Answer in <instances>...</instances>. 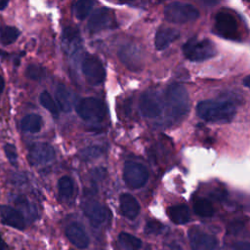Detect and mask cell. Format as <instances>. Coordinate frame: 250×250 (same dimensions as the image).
Listing matches in <instances>:
<instances>
[{
  "label": "cell",
  "mask_w": 250,
  "mask_h": 250,
  "mask_svg": "<svg viewBox=\"0 0 250 250\" xmlns=\"http://www.w3.org/2000/svg\"><path fill=\"white\" fill-rule=\"evenodd\" d=\"M188 235L192 250H214L218 243L215 236L202 231L198 228H191Z\"/></svg>",
  "instance_id": "cell-13"
},
{
  "label": "cell",
  "mask_w": 250,
  "mask_h": 250,
  "mask_svg": "<svg viewBox=\"0 0 250 250\" xmlns=\"http://www.w3.org/2000/svg\"><path fill=\"white\" fill-rule=\"evenodd\" d=\"M94 2L90 0H79L73 4V14L76 19L82 21L90 14Z\"/></svg>",
  "instance_id": "cell-26"
},
{
  "label": "cell",
  "mask_w": 250,
  "mask_h": 250,
  "mask_svg": "<svg viewBox=\"0 0 250 250\" xmlns=\"http://www.w3.org/2000/svg\"><path fill=\"white\" fill-rule=\"evenodd\" d=\"M197 115L212 123L229 122L236 113L235 105L229 101L207 100L198 103L196 105Z\"/></svg>",
  "instance_id": "cell-1"
},
{
  "label": "cell",
  "mask_w": 250,
  "mask_h": 250,
  "mask_svg": "<svg viewBox=\"0 0 250 250\" xmlns=\"http://www.w3.org/2000/svg\"><path fill=\"white\" fill-rule=\"evenodd\" d=\"M193 211L196 215L204 218L213 216L214 208L211 202L205 198H197L193 203Z\"/></svg>",
  "instance_id": "cell-24"
},
{
  "label": "cell",
  "mask_w": 250,
  "mask_h": 250,
  "mask_svg": "<svg viewBox=\"0 0 250 250\" xmlns=\"http://www.w3.org/2000/svg\"><path fill=\"white\" fill-rule=\"evenodd\" d=\"M0 250H9V247L6 244V242L4 241V239H3L1 234H0Z\"/></svg>",
  "instance_id": "cell-35"
},
{
  "label": "cell",
  "mask_w": 250,
  "mask_h": 250,
  "mask_svg": "<svg viewBox=\"0 0 250 250\" xmlns=\"http://www.w3.org/2000/svg\"><path fill=\"white\" fill-rule=\"evenodd\" d=\"M8 56V53L4 52L3 50H0V58H6Z\"/></svg>",
  "instance_id": "cell-39"
},
{
  "label": "cell",
  "mask_w": 250,
  "mask_h": 250,
  "mask_svg": "<svg viewBox=\"0 0 250 250\" xmlns=\"http://www.w3.org/2000/svg\"><path fill=\"white\" fill-rule=\"evenodd\" d=\"M81 68L87 82L91 85H98L105 78V69L102 62L94 55L84 57Z\"/></svg>",
  "instance_id": "cell-9"
},
{
  "label": "cell",
  "mask_w": 250,
  "mask_h": 250,
  "mask_svg": "<svg viewBox=\"0 0 250 250\" xmlns=\"http://www.w3.org/2000/svg\"><path fill=\"white\" fill-rule=\"evenodd\" d=\"M76 112L86 121H102L105 115L104 104L96 98H85L76 105Z\"/></svg>",
  "instance_id": "cell-5"
},
{
  "label": "cell",
  "mask_w": 250,
  "mask_h": 250,
  "mask_svg": "<svg viewBox=\"0 0 250 250\" xmlns=\"http://www.w3.org/2000/svg\"><path fill=\"white\" fill-rule=\"evenodd\" d=\"M183 52L188 60L196 62L209 60L217 54L216 47L211 40L195 38H191L183 46Z\"/></svg>",
  "instance_id": "cell-3"
},
{
  "label": "cell",
  "mask_w": 250,
  "mask_h": 250,
  "mask_svg": "<svg viewBox=\"0 0 250 250\" xmlns=\"http://www.w3.org/2000/svg\"><path fill=\"white\" fill-rule=\"evenodd\" d=\"M234 250H250V242L237 241L232 245Z\"/></svg>",
  "instance_id": "cell-34"
},
{
  "label": "cell",
  "mask_w": 250,
  "mask_h": 250,
  "mask_svg": "<svg viewBox=\"0 0 250 250\" xmlns=\"http://www.w3.org/2000/svg\"><path fill=\"white\" fill-rule=\"evenodd\" d=\"M118 241L126 250H139L142 247L141 239L128 232H120Z\"/></svg>",
  "instance_id": "cell-25"
},
{
  "label": "cell",
  "mask_w": 250,
  "mask_h": 250,
  "mask_svg": "<svg viewBox=\"0 0 250 250\" xmlns=\"http://www.w3.org/2000/svg\"><path fill=\"white\" fill-rule=\"evenodd\" d=\"M0 217L3 224L18 229H23L25 227L24 218L21 213L13 207L0 205Z\"/></svg>",
  "instance_id": "cell-15"
},
{
  "label": "cell",
  "mask_w": 250,
  "mask_h": 250,
  "mask_svg": "<svg viewBox=\"0 0 250 250\" xmlns=\"http://www.w3.org/2000/svg\"><path fill=\"white\" fill-rule=\"evenodd\" d=\"M180 36V32L177 29L171 27H161L157 30L154 38V45L157 50L166 49L172 42L177 40Z\"/></svg>",
  "instance_id": "cell-18"
},
{
  "label": "cell",
  "mask_w": 250,
  "mask_h": 250,
  "mask_svg": "<svg viewBox=\"0 0 250 250\" xmlns=\"http://www.w3.org/2000/svg\"><path fill=\"white\" fill-rule=\"evenodd\" d=\"M39 101H40L41 105L44 106L54 116L57 117L59 115V108L56 104V102L53 100V98L51 97V95L47 91H44L40 94Z\"/></svg>",
  "instance_id": "cell-28"
},
{
  "label": "cell",
  "mask_w": 250,
  "mask_h": 250,
  "mask_svg": "<svg viewBox=\"0 0 250 250\" xmlns=\"http://www.w3.org/2000/svg\"><path fill=\"white\" fill-rule=\"evenodd\" d=\"M198 10L191 4L183 2H172L164 8V18L174 23H187L197 20Z\"/></svg>",
  "instance_id": "cell-4"
},
{
  "label": "cell",
  "mask_w": 250,
  "mask_h": 250,
  "mask_svg": "<svg viewBox=\"0 0 250 250\" xmlns=\"http://www.w3.org/2000/svg\"><path fill=\"white\" fill-rule=\"evenodd\" d=\"M59 197L62 201H68L73 197L74 183L68 176H62L58 181Z\"/></svg>",
  "instance_id": "cell-23"
},
{
  "label": "cell",
  "mask_w": 250,
  "mask_h": 250,
  "mask_svg": "<svg viewBox=\"0 0 250 250\" xmlns=\"http://www.w3.org/2000/svg\"><path fill=\"white\" fill-rule=\"evenodd\" d=\"M123 180L130 188H141L148 180V171L141 163L127 161L123 168Z\"/></svg>",
  "instance_id": "cell-6"
},
{
  "label": "cell",
  "mask_w": 250,
  "mask_h": 250,
  "mask_svg": "<svg viewBox=\"0 0 250 250\" xmlns=\"http://www.w3.org/2000/svg\"><path fill=\"white\" fill-rule=\"evenodd\" d=\"M84 214L94 227L104 225L109 218V210L99 202H88L84 206Z\"/></svg>",
  "instance_id": "cell-14"
},
{
  "label": "cell",
  "mask_w": 250,
  "mask_h": 250,
  "mask_svg": "<svg viewBox=\"0 0 250 250\" xmlns=\"http://www.w3.org/2000/svg\"><path fill=\"white\" fill-rule=\"evenodd\" d=\"M167 214L170 220L177 225H184L190 219L189 209L187 205L179 204L171 206L167 209Z\"/></svg>",
  "instance_id": "cell-19"
},
{
  "label": "cell",
  "mask_w": 250,
  "mask_h": 250,
  "mask_svg": "<svg viewBox=\"0 0 250 250\" xmlns=\"http://www.w3.org/2000/svg\"><path fill=\"white\" fill-rule=\"evenodd\" d=\"M120 62L131 71H139L143 66V54L141 49L133 43H127L118 51Z\"/></svg>",
  "instance_id": "cell-10"
},
{
  "label": "cell",
  "mask_w": 250,
  "mask_h": 250,
  "mask_svg": "<svg viewBox=\"0 0 250 250\" xmlns=\"http://www.w3.org/2000/svg\"><path fill=\"white\" fill-rule=\"evenodd\" d=\"M4 87H5V81H4L3 77L0 76V94H1L2 91L4 90Z\"/></svg>",
  "instance_id": "cell-38"
},
{
  "label": "cell",
  "mask_w": 250,
  "mask_h": 250,
  "mask_svg": "<svg viewBox=\"0 0 250 250\" xmlns=\"http://www.w3.org/2000/svg\"><path fill=\"white\" fill-rule=\"evenodd\" d=\"M165 102L168 112L174 119L185 117L189 110L188 91L179 83H173L168 86L165 93Z\"/></svg>",
  "instance_id": "cell-2"
},
{
  "label": "cell",
  "mask_w": 250,
  "mask_h": 250,
  "mask_svg": "<svg viewBox=\"0 0 250 250\" xmlns=\"http://www.w3.org/2000/svg\"><path fill=\"white\" fill-rule=\"evenodd\" d=\"M119 206L121 214L127 219L133 220L140 213V204L130 193H122L120 195Z\"/></svg>",
  "instance_id": "cell-17"
},
{
  "label": "cell",
  "mask_w": 250,
  "mask_h": 250,
  "mask_svg": "<svg viewBox=\"0 0 250 250\" xmlns=\"http://www.w3.org/2000/svg\"><path fill=\"white\" fill-rule=\"evenodd\" d=\"M244 228V222L241 220H235L229 224L227 228V232L229 234H237Z\"/></svg>",
  "instance_id": "cell-33"
},
{
  "label": "cell",
  "mask_w": 250,
  "mask_h": 250,
  "mask_svg": "<svg viewBox=\"0 0 250 250\" xmlns=\"http://www.w3.org/2000/svg\"><path fill=\"white\" fill-rule=\"evenodd\" d=\"M55 158L54 147L47 143L32 144L27 152V160L31 165H42L52 161Z\"/></svg>",
  "instance_id": "cell-11"
},
{
  "label": "cell",
  "mask_w": 250,
  "mask_h": 250,
  "mask_svg": "<svg viewBox=\"0 0 250 250\" xmlns=\"http://www.w3.org/2000/svg\"><path fill=\"white\" fill-rule=\"evenodd\" d=\"M216 33L229 40H237L239 38L238 25L234 17L227 11L219 12L215 17Z\"/></svg>",
  "instance_id": "cell-7"
},
{
  "label": "cell",
  "mask_w": 250,
  "mask_h": 250,
  "mask_svg": "<svg viewBox=\"0 0 250 250\" xmlns=\"http://www.w3.org/2000/svg\"><path fill=\"white\" fill-rule=\"evenodd\" d=\"M103 152H104V149L102 146H88V147L84 148L83 150H81L80 157H81V159H83L85 161H90V160L100 157L103 154Z\"/></svg>",
  "instance_id": "cell-29"
},
{
  "label": "cell",
  "mask_w": 250,
  "mask_h": 250,
  "mask_svg": "<svg viewBox=\"0 0 250 250\" xmlns=\"http://www.w3.org/2000/svg\"><path fill=\"white\" fill-rule=\"evenodd\" d=\"M117 22L114 12L108 8L102 7L94 12L88 21V29L91 33H97L105 29L116 27Z\"/></svg>",
  "instance_id": "cell-8"
},
{
  "label": "cell",
  "mask_w": 250,
  "mask_h": 250,
  "mask_svg": "<svg viewBox=\"0 0 250 250\" xmlns=\"http://www.w3.org/2000/svg\"><path fill=\"white\" fill-rule=\"evenodd\" d=\"M65 235L73 245L80 249L86 248L89 245L90 240L88 234L77 223H72L66 227Z\"/></svg>",
  "instance_id": "cell-16"
},
{
  "label": "cell",
  "mask_w": 250,
  "mask_h": 250,
  "mask_svg": "<svg viewBox=\"0 0 250 250\" xmlns=\"http://www.w3.org/2000/svg\"><path fill=\"white\" fill-rule=\"evenodd\" d=\"M20 35V30L14 26L0 27V42L3 45H10L14 43Z\"/></svg>",
  "instance_id": "cell-27"
},
{
  "label": "cell",
  "mask_w": 250,
  "mask_h": 250,
  "mask_svg": "<svg viewBox=\"0 0 250 250\" xmlns=\"http://www.w3.org/2000/svg\"><path fill=\"white\" fill-rule=\"evenodd\" d=\"M8 4H9V1H7V0H1V1H0V11L4 10V9L7 7Z\"/></svg>",
  "instance_id": "cell-36"
},
{
  "label": "cell",
  "mask_w": 250,
  "mask_h": 250,
  "mask_svg": "<svg viewBox=\"0 0 250 250\" xmlns=\"http://www.w3.org/2000/svg\"><path fill=\"white\" fill-rule=\"evenodd\" d=\"M139 108L142 115L146 118H157L162 112V104L155 93H143L139 100Z\"/></svg>",
  "instance_id": "cell-12"
},
{
  "label": "cell",
  "mask_w": 250,
  "mask_h": 250,
  "mask_svg": "<svg viewBox=\"0 0 250 250\" xmlns=\"http://www.w3.org/2000/svg\"><path fill=\"white\" fill-rule=\"evenodd\" d=\"M56 100L62 111H70L72 109V95L69 90L62 84L56 88Z\"/></svg>",
  "instance_id": "cell-21"
},
{
  "label": "cell",
  "mask_w": 250,
  "mask_h": 250,
  "mask_svg": "<svg viewBox=\"0 0 250 250\" xmlns=\"http://www.w3.org/2000/svg\"><path fill=\"white\" fill-rule=\"evenodd\" d=\"M62 42L66 48L67 53L73 52L77 48H79L81 44V39L78 29L71 26L64 28L62 32Z\"/></svg>",
  "instance_id": "cell-20"
},
{
  "label": "cell",
  "mask_w": 250,
  "mask_h": 250,
  "mask_svg": "<svg viewBox=\"0 0 250 250\" xmlns=\"http://www.w3.org/2000/svg\"><path fill=\"white\" fill-rule=\"evenodd\" d=\"M163 229H164V226L160 222L154 221V220L148 221L145 227V232L147 234H158L162 232Z\"/></svg>",
  "instance_id": "cell-31"
},
{
  "label": "cell",
  "mask_w": 250,
  "mask_h": 250,
  "mask_svg": "<svg viewBox=\"0 0 250 250\" xmlns=\"http://www.w3.org/2000/svg\"><path fill=\"white\" fill-rule=\"evenodd\" d=\"M4 151H5L6 156L10 160V162L12 164H16L17 160H18V153H17V149H16L15 146L12 144H6L4 146Z\"/></svg>",
  "instance_id": "cell-32"
},
{
  "label": "cell",
  "mask_w": 250,
  "mask_h": 250,
  "mask_svg": "<svg viewBox=\"0 0 250 250\" xmlns=\"http://www.w3.org/2000/svg\"><path fill=\"white\" fill-rule=\"evenodd\" d=\"M43 125V120L40 115L35 113H30L25 115L21 120L20 127L24 132L37 133L41 130Z\"/></svg>",
  "instance_id": "cell-22"
},
{
  "label": "cell",
  "mask_w": 250,
  "mask_h": 250,
  "mask_svg": "<svg viewBox=\"0 0 250 250\" xmlns=\"http://www.w3.org/2000/svg\"><path fill=\"white\" fill-rule=\"evenodd\" d=\"M243 85L247 88H250V76H247L243 80Z\"/></svg>",
  "instance_id": "cell-37"
},
{
  "label": "cell",
  "mask_w": 250,
  "mask_h": 250,
  "mask_svg": "<svg viewBox=\"0 0 250 250\" xmlns=\"http://www.w3.org/2000/svg\"><path fill=\"white\" fill-rule=\"evenodd\" d=\"M25 75L27 78L31 80H40L44 77L45 75V69L39 64L36 63H31L27 65L25 69Z\"/></svg>",
  "instance_id": "cell-30"
}]
</instances>
